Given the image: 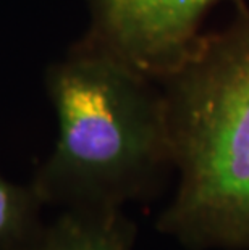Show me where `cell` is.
I'll use <instances>...</instances> for the list:
<instances>
[{
	"instance_id": "cell-3",
	"label": "cell",
	"mask_w": 249,
	"mask_h": 250,
	"mask_svg": "<svg viewBox=\"0 0 249 250\" xmlns=\"http://www.w3.org/2000/svg\"><path fill=\"white\" fill-rule=\"evenodd\" d=\"M220 2L86 0L89 23L83 37L158 81L189 54Z\"/></svg>"
},
{
	"instance_id": "cell-4",
	"label": "cell",
	"mask_w": 249,
	"mask_h": 250,
	"mask_svg": "<svg viewBox=\"0 0 249 250\" xmlns=\"http://www.w3.org/2000/svg\"><path fill=\"white\" fill-rule=\"evenodd\" d=\"M135 226L120 207L67 208L13 250H131Z\"/></svg>"
},
{
	"instance_id": "cell-1",
	"label": "cell",
	"mask_w": 249,
	"mask_h": 250,
	"mask_svg": "<svg viewBox=\"0 0 249 250\" xmlns=\"http://www.w3.org/2000/svg\"><path fill=\"white\" fill-rule=\"evenodd\" d=\"M45 83L57 139L31 184L42 204L121 207L173 171L156 78L81 37L50 65Z\"/></svg>"
},
{
	"instance_id": "cell-5",
	"label": "cell",
	"mask_w": 249,
	"mask_h": 250,
	"mask_svg": "<svg viewBox=\"0 0 249 250\" xmlns=\"http://www.w3.org/2000/svg\"><path fill=\"white\" fill-rule=\"evenodd\" d=\"M41 205L33 186L23 188L0 174V250H13L39 229Z\"/></svg>"
},
{
	"instance_id": "cell-2",
	"label": "cell",
	"mask_w": 249,
	"mask_h": 250,
	"mask_svg": "<svg viewBox=\"0 0 249 250\" xmlns=\"http://www.w3.org/2000/svg\"><path fill=\"white\" fill-rule=\"evenodd\" d=\"M236 5L158 79L177 173L158 229L191 247L249 249V5Z\"/></svg>"
}]
</instances>
